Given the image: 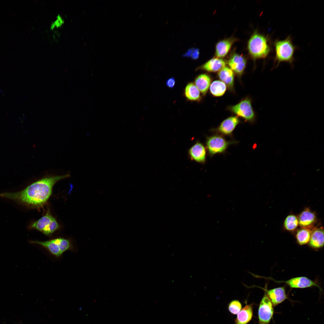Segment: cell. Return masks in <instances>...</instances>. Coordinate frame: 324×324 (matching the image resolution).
<instances>
[{
  "instance_id": "1",
  "label": "cell",
  "mask_w": 324,
  "mask_h": 324,
  "mask_svg": "<svg viewBox=\"0 0 324 324\" xmlns=\"http://www.w3.org/2000/svg\"><path fill=\"white\" fill-rule=\"evenodd\" d=\"M70 176V174L68 173L45 177L33 183L19 192L0 193V197L13 200L28 207H40L50 198L55 184L59 180Z\"/></svg>"
},
{
  "instance_id": "2",
  "label": "cell",
  "mask_w": 324,
  "mask_h": 324,
  "mask_svg": "<svg viewBox=\"0 0 324 324\" xmlns=\"http://www.w3.org/2000/svg\"><path fill=\"white\" fill-rule=\"evenodd\" d=\"M248 47L250 54L254 60L265 59L272 51L268 36L255 32L248 41Z\"/></svg>"
},
{
  "instance_id": "3",
  "label": "cell",
  "mask_w": 324,
  "mask_h": 324,
  "mask_svg": "<svg viewBox=\"0 0 324 324\" xmlns=\"http://www.w3.org/2000/svg\"><path fill=\"white\" fill-rule=\"evenodd\" d=\"M274 45L275 56L272 69L278 67L280 63L283 62H286L292 65L296 46L293 45L291 37L289 36L283 40H277L274 42Z\"/></svg>"
},
{
  "instance_id": "4",
  "label": "cell",
  "mask_w": 324,
  "mask_h": 324,
  "mask_svg": "<svg viewBox=\"0 0 324 324\" xmlns=\"http://www.w3.org/2000/svg\"><path fill=\"white\" fill-rule=\"evenodd\" d=\"M29 242L40 246L57 258L61 256L67 251L74 250V247L70 240L61 237L44 241H31Z\"/></svg>"
},
{
  "instance_id": "5",
  "label": "cell",
  "mask_w": 324,
  "mask_h": 324,
  "mask_svg": "<svg viewBox=\"0 0 324 324\" xmlns=\"http://www.w3.org/2000/svg\"><path fill=\"white\" fill-rule=\"evenodd\" d=\"M226 109L246 121L253 122L255 120L256 115L252 106L251 100L248 97L243 99L236 105L228 106Z\"/></svg>"
},
{
  "instance_id": "6",
  "label": "cell",
  "mask_w": 324,
  "mask_h": 324,
  "mask_svg": "<svg viewBox=\"0 0 324 324\" xmlns=\"http://www.w3.org/2000/svg\"><path fill=\"white\" fill-rule=\"evenodd\" d=\"M59 227L56 220L48 210L44 216L31 224L30 228L36 229L46 236H50Z\"/></svg>"
},
{
  "instance_id": "7",
  "label": "cell",
  "mask_w": 324,
  "mask_h": 324,
  "mask_svg": "<svg viewBox=\"0 0 324 324\" xmlns=\"http://www.w3.org/2000/svg\"><path fill=\"white\" fill-rule=\"evenodd\" d=\"M235 141H228L221 135H214L207 138L206 144L211 156L225 152L228 146Z\"/></svg>"
},
{
  "instance_id": "8",
  "label": "cell",
  "mask_w": 324,
  "mask_h": 324,
  "mask_svg": "<svg viewBox=\"0 0 324 324\" xmlns=\"http://www.w3.org/2000/svg\"><path fill=\"white\" fill-rule=\"evenodd\" d=\"M273 313V304L265 292L260 304L258 309L259 324H269Z\"/></svg>"
},
{
  "instance_id": "9",
  "label": "cell",
  "mask_w": 324,
  "mask_h": 324,
  "mask_svg": "<svg viewBox=\"0 0 324 324\" xmlns=\"http://www.w3.org/2000/svg\"><path fill=\"white\" fill-rule=\"evenodd\" d=\"M230 68L239 77H241L245 69L246 61L242 55L233 52L227 62Z\"/></svg>"
},
{
  "instance_id": "10",
  "label": "cell",
  "mask_w": 324,
  "mask_h": 324,
  "mask_svg": "<svg viewBox=\"0 0 324 324\" xmlns=\"http://www.w3.org/2000/svg\"><path fill=\"white\" fill-rule=\"evenodd\" d=\"M240 120L236 116H231L223 120L213 131L225 135H230L232 134Z\"/></svg>"
},
{
  "instance_id": "11",
  "label": "cell",
  "mask_w": 324,
  "mask_h": 324,
  "mask_svg": "<svg viewBox=\"0 0 324 324\" xmlns=\"http://www.w3.org/2000/svg\"><path fill=\"white\" fill-rule=\"evenodd\" d=\"M273 280L278 282L285 283L291 288H304L314 286L320 288L314 281L304 276L295 277L286 281Z\"/></svg>"
},
{
  "instance_id": "12",
  "label": "cell",
  "mask_w": 324,
  "mask_h": 324,
  "mask_svg": "<svg viewBox=\"0 0 324 324\" xmlns=\"http://www.w3.org/2000/svg\"><path fill=\"white\" fill-rule=\"evenodd\" d=\"M298 217V224L302 228H314V224L316 220V217L314 212L309 208H305L299 215Z\"/></svg>"
},
{
  "instance_id": "13",
  "label": "cell",
  "mask_w": 324,
  "mask_h": 324,
  "mask_svg": "<svg viewBox=\"0 0 324 324\" xmlns=\"http://www.w3.org/2000/svg\"><path fill=\"white\" fill-rule=\"evenodd\" d=\"M188 154L192 160L197 162L204 163L206 161V149L203 145L199 142H196L190 148Z\"/></svg>"
},
{
  "instance_id": "14",
  "label": "cell",
  "mask_w": 324,
  "mask_h": 324,
  "mask_svg": "<svg viewBox=\"0 0 324 324\" xmlns=\"http://www.w3.org/2000/svg\"><path fill=\"white\" fill-rule=\"evenodd\" d=\"M266 292L270 299L273 305L275 306L288 298L284 287H277L269 290H266Z\"/></svg>"
},
{
  "instance_id": "15",
  "label": "cell",
  "mask_w": 324,
  "mask_h": 324,
  "mask_svg": "<svg viewBox=\"0 0 324 324\" xmlns=\"http://www.w3.org/2000/svg\"><path fill=\"white\" fill-rule=\"evenodd\" d=\"M218 76L230 91H234V73L230 68L226 66L223 68L218 72Z\"/></svg>"
},
{
  "instance_id": "16",
  "label": "cell",
  "mask_w": 324,
  "mask_h": 324,
  "mask_svg": "<svg viewBox=\"0 0 324 324\" xmlns=\"http://www.w3.org/2000/svg\"><path fill=\"white\" fill-rule=\"evenodd\" d=\"M309 246L315 249H318L324 246V230L322 227H315L313 230L310 240Z\"/></svg>"
},
{
  "instance_id": "17",
  "label": "cell",
  "mask_w": 324,
  "mask_h": 324,
  "mask_svg": "<svg viewBox=\"0 0 324 324\" xmlns=\"http://www.w3.org/2000/svg\"><path fill=\"white\" fill-rule=\"evenodd\" d=\"M226 62L223 59L218 58H212L197 68L208 72L219 71L225 66Z\"/></svg>"
},
{
  "instance_id": "18",
  "label": "cell",
  "mask_w": 324,
  "mask_h": 324,
  "mask_svg": "<svg viewBox=\"0 0 324 324\" xmlns=\"http://www.w3.org/2000/svg\"><path fill=\"white\" fill-rule=\"evenodd\" d=\"M211 76L206 74H202L195 78V85L203 96H205L212 83Z\"/></svg>"
},
{
  "instance_id": "19",
  "label": "cell",
  "mask_w": 324,
  "mask_h": 324,
  "mask_svg": "<svg viewBox=\"0 0 324 324\" xmlns=\"http://www.w3.org/2000/svg\"><path fill=\"white\" fill-rule=\"evenodd\" d=\"M234 41L233 38H229L218 42L216 46L215 55L217 58H223L226 56Z\"/></svg>"
},
{
  "instance_id": "20",
  "label": "cell",
  "mask_w": 324,
  "mask_h": 324,
  "mask_svg": "<svg viewBox=\"0 0 324 324\" xmlns=\"http://www.w3.org/2000/svg\"><path fill=\"white\" fill-rule=\"evenodd\" d=\"M253 305H246L237 314L234 324H247L251 320L253 315Z\"/></svg>"
},
{
  "instance_id": "21",
  "label": "cell",
  "mask_w": 324,
  "mask_h": 324,
  "mask_svg": "<svg viewBox=\"0 0 324 324\" xmlns=\"http://www.w3.org/2000/svg\"><path fill=\"white\" fill-rule=\"evenodd\" d=\"M184 94L188 100L199 102L202 99L200 91L193 82H189L187 84Z\"/></svg>"
},
{
  "instance_id": "22",
  "label": "cell",
  "mask_w": 324,
  "mask_h": 324,
  "mask_svg": "<svg viewBox=\"0 0 324 324\" xmlns=\"http://www.w3.org/2000/svg\"><path fill=\"white\" fill-rule=\"evenodd\" d=\"M314 228L302 227L299 229L296 232V236L298 243L300 245L308 243L312 232Z\"/></svg>"
},
{
  "instance_id": "23",
  "label": "cell",
  "mask_w": 324,
  "mask_h": 324,
  "mask_svg": "<svg viewBox=\"0 0 324 324\" xmlns=\"http://www.w3.org/2000/svg\"><path fill=\"white\" fill-rule=\"evenodd\" d=\"M226 88V85L223 82L220 80H215L211 83L209 87L210 92L214 96L220 97L224 94Z\"/></svg>"
},
{
  "instance_id": "24",
  "label": "cell",
  "mask_w": 324,
  "mask_h": 324,
  "mask_svg": "<svg viewBox=\"0 0 324 324\" xmlns=\"http://www.w3.org/2000/svg\"><path fill=\"white\" fill-rule=\"evenodd\" d=\"M299 225L298 217L291 214L287 216L284 222V226L285 229L289 231H293L297 228Z\"/></svg>"
},
{
  "instance_id": "25",
  "label": "cell",
  "mask_w": 324,
  "mask_h": 324,
  "mask_svg": "<svg viewBox=\"0 0 324 324\" xmlns=\"http://www.w3.org/2000/svg\"><path fill=\"white\" fill-rule=\"evenodd\" d=\"M242 308L241 303L237 300L232 301L229 304L228 309L232 314H237L241 310Z\"/></svg>"
},
{
  "instance_id": "26",
  "label": "cell",
  "mask_w": 324,
  "mask_h": 324,
  "mask_svg": "<svg viewBox=\"0 0 324 324\" xmlns=\"http://www.w3.org/2000/svg\"><path fill=\"white\" fill-rule=\"evenodd\" d=\"M64 22V19L60 14H58L50 24V29L53 30L62 27Z\"/></svg>"
},
{
  "instance_id": "27",
  "label": "cell",
  "mask_w": 324,
  "mask_h": 324,
  "mask_svg": "<svg viewBox=\"0 0 324 324\" xmlns=\"http://www.w3.org/2000/svg\"><path fill=\"white\" fill-rule=\"evenodd\" d=\"M199 50L198 49L193 48L188 50L185 55L191 57L192 59H196L199 57Z\"/></svg>"
},
{
  "instance_id": "28",
  "label": "cell",
  "mask_w": 324,
  "mask_h": 324,
  "mask_svg": "<svg viewBox=\"0 0 324 324\" xmlns=\"http://www.w3.org/2000/svg\"><path fill=\"white\" fill-rule=\"evenodd\" d=\"M175 79L173 77L168 79L166 82V85L170 88H173L175 86Z\"/></svg>"
}]
</instances>
